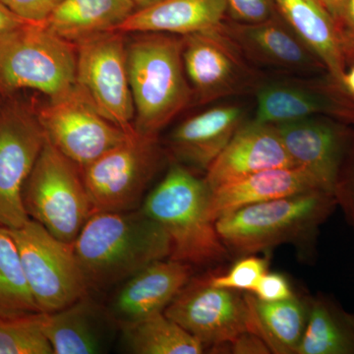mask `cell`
Segmentation results:
<instances>
[{
  "label": "cell",
  "mask_w": 354,
  "mask_h": 354,
  "mask_svg": "<svg viewBox=\"0 0 354 354\" xmlns=\"http://www.w3.org/2000/svg\"><path fill=\"white\" fill-rule=\"evenodd\" d=\"M73 248L88 288L101 290L123 283L171 252L169 235L141 209L94 212Z\"/></svg>",
  "instance_id": "1"
},
{
  "label": "cell",
  "mask_w": 354,
  "mask_h": 354,
  "mask_svg": "<svg viewBox=\"0 0 354 354\" xmlns=\"http://www.w3.org/2000/svg\"><path fill=\"white\" fill-rule=\"evenodd\" d=\"M127 65L134 102V130L158 137L193 101L184 69L183 38L140 32L127 43Z\"/></svg>",
  "instance_id": "2"
},
{
  "label": "cell",
  "mask_w": 354,
  "mask_h": 354,
  "mask_svg": "<svg viewBox=\"0 0 354 354\" xmlns=\"http://www.w3.org/2000/svg\"><path fill=\"white\" fill-rule=\"evenodd\" d=\"M209 189L204 179L174 164L140 209L162 225L171 241L169 259L208 266L227 259L230 250L209 216Z\"/></svg>",
  "instance_id": "3"
},
{
  "label": "cell",
  "mask_w": 354,
  "mask_h": 354,
  "mask_svg": "<svg viewBox=\"0 0 354 354\" xmlns=\"http://www.w3.org/2000/svg\"><path fill=\"white\" fill-rule=\"evenodd\" d=\"M337 208L334 194L311 191L244 207L216 221L228 250L255 254L316 234Z\"/></svg>",
  "instance_id": "4"
},
{
  "label": "cell",
  "mask_w": 354,
  "mask_h": 354,
  "mask_svg": "<svg viewBox=\"0 0 354 354\" xmlns=\"http://www.w3.org/2000/svg\"><path fill=\"white\" fill-rule=\"evenodd\" d=\"M76 86V46L29 23L0 43V97L34 90L55 101Z\"/></svg>",
  "instance_id": "5"
},
{
  "label": "cell",
  "mask_w": 354,
  "mask_h": 354,
  "mask_svg": "<svg viewBox=\"0 0 354 354\" xmlns=\"http://www.w3.org/2000/svg\"><path fill=\"white\" fill-rule=\"evenodd\" d=\"M23 202L31 220L69 244L74 243L94 213L80 167L48 138L26 181Z\"/></svg>",
  "instance_id": "6"
},
{
  "label": "cell",
  "mask_w": 354,
  "mask_h": 354,
  "mask_svg": "<svg viewBox=\"0 0 354 354\" xmlns=\"http://www.w3.org/2000/svg\"><path fill=\"white\" fill-rule=\"evenodd\" d=\"M9 230L39 311H58L88 295V286L73 244L55 239L31 218L22 227Z\"/></svg>",
  "instance_id": "7"
},
{
  "label": "cell",
  "mask_w": 354,
  "mask_h": 354,
  "mask_svg": "<svg viewBox=\"0 0 354 354\" xmlns=\"http://www.w3.org/2000/svg\"><path fill=\"white\" fill-rule=\"evenodd\" d=\"M160 162L158 137L134 133L81 169L94 212L138 209Z\"/></svg>",
  "instance_id": "8"
},
{
  "label": "cell",
  "mask_w": 354,
  "mask_h": 354,
  "mask_svg": "<svg viewBox=\"0 0 354 354\" xmlns=\"http://www.w3.org/2000/svg\"><path fill=\"white\" fill-rule=\"evenodd\" d=\"M0 102V227L16 230L30 221L23 190L46 136L37 109L13 95Z\"/></svg>",
  "instance_id": "9"
},
{
  "label": "cell",
  "mask_w": 354,
  "mask_h": 354,
  "mask_svg": "<svg viewBox=\"0 0 354 354\" xmlns=\"http://www.w3.org/2000/svg\"><path fill=\"white\" fill-rule=\"evenodd\" d=\"M125 35L104 32L76 44V85L104 118L135 133Z\"/></svg>",
  "instance_id": "10"
},
{
  "label": "cell",
  "mask_w": 354,
  "mask_h": 354,
  "mask_svg": "<svg viewBox=\"0 0 354 354\" xmlns=\"http://www.w3.org/2000/svg\"><path fill=\"white\" fill-rule=\"evenodd\" d=\"M37 113L48 141L80 169L134 134L104 118L77 85L64 97L48 100Z\"/></svg>",
  "instance_id": "11"
},
{
  "label": "cell",
  "mask_w": 354,
  "mask_h": 354,
  "mask_svg": "<svg viewBox=\"0 0 354 354\" xmlns=\"http://www.w3.org/2000/svg\"><path fill=\"white\" fill-rule=\"evenodd\" d=\"M164 313L212 351L227 348L242 333H254L247 295L209 285L206 277L190 279Z\"/></svg>",
  "instance_id": "12"
},
{
  "label": "cell",
  "mask_w": 354,
  "mask_h": 354,
  "mask_svg": "<svg viewBox=\"0 0 354 354\" xmlns=\"http://www.w3.org/2000/svg\"><path fill=\"white\" fill-rule=\"evenodd\" d=\"M181 38L184 69L195 104L241 94L252 85V71L243 53L223 26Z\"/></svg>",
  "instance_id": "13"
},
{
  "label": "cell",
  "mask_w": 354,
  "mask_h": 354,
  "mask_svg": "<svg viewBox=\"0 0 354 354\" xmlns=\"http://www.w3.org/2000/svg\"><path fill=\"white\" fill-rule=\"evenodd\" d=\"M274 127L295 167L313 177L324 191L334 194L353 136L351 124L317 115Z\"/></svg>",
  "instance_id": "14"
},
{
  "label": "cell",
  "mask_w": 354,
  "mask_h": 354,
  "mask_svg": "<svg viewBox=\"0 0 354 354\" xmlns=\"http://www.w3.org/2000/svg\"><path fill=\"white\" fill-rule=\"evenodd\" d=\"M317 115L354 124V104L328 74L321 82H277L258 90L256 122L278 125Z\"/></svg>",
  "instance_id": "15"
},
{
  "label": "cell",
  "mask_w": 354,
  "mask_h": 354,
  "mask_svg": "<svg viewBox=\"0 0 354 354\" xmlns=\"http://www.w3.org/2000/svg\"><path fill=\"white\" fill-rule=\"evenodd\" d=\"M192 266L180 261H156L123 281L108 310L121 328L132 325L155 314L162 313L187 285Z\"/></svg>",
  "instance_id": "16"
},
{
  "label": "cell",
  "mask_w": 354,
  "mask_h": 354,
  "mask_svg": "<svg viewBox=\"0 0 354 354\" xmlns=\"http://www.w3.org/2000/svg\"><path fill=\"white\" fill-rule=\"evenodd\" d=\"M295 167L276 127L254 122L241 125L207 171L209 190L244 177L281 167Z\"/></svg>",
  "instance_id": "17"
},
{
  "label": "cell",
  "mask_w": 354,
  "mask_h": 354,
  "mask_svg": "<svg viewBox=\"0 0 354 354\" xmlns=\"http://www.w3.org/2000/svg\"><path fill=\"white\" fill-rule=\"evenodd\" d=\"M223 29L254 62L288 71L327 73L320 58L279 14L256 24L232 22L223 25Z\"/></svg>",
  "instance_id": "18"
},
{
  "label": "cell",
  "mask_w": 354,
  "mask_h": 354,
  "mask_svg": "<svg viewBox=\"0 0 354 354\" xmlns=\"http://www.w3.org/2000/svg\"><path fill=\"white\" fill-rule=\"evenodd\" d=\"M243 115L237 106H218L195 114L171 133L169 150L181 164L207 171L241 127Z\"/></svg>",
  "instance_id": "19"
},
{
  "label": "cell",
  "mask_w": 354,
  "mask_h": 354,
  "mask_svg": "<svg viewBox=\"0 0 354 354\" xmlns=\"http://www.w3.org/2000/svg\"><path fill=\"white\" fill-rule=\"evenodd\" d=\"M311 191L324 190L313 177L300 167H281L257 172L209 190V218L216 223L221 216L244 207Z\"/></svg>",
  "instance_id": "20"
},
{
  "label": "cell",
  "mask_w": 354,
  "mask_h": 354,
  "mask_svg": "<svg viewBox=\"0 0 354 354\" xmlns=\"http://www.w3.org/2000/svg\"><path fill=\"white\" fill-rule=\"evenodd\" d=\"M225 0H158L138 8L118 31L124 34L162 32L183 37L223 27Z\"/></svg>",
  "instance_id": "21"
},
{
  "label": "cell",
  "mask_w": 354,
  "mask_h": 354,
  "mask_svg": "<svg viewBox=\"0 0 354 354\" xmlns=\"http://www.w3.org/2000/svg\"><path fill=\"white\" fill-rule=\"evenodd\" d=\"M43 329L55 354L101 353L106 348V324L113 321L108 311L88 299L51 313H43Z\"/></svg>",
  "instance_id": "22"
},
{
  "label": "cell",
  "mask_w": 354,
  "mask_h": 354,
  "mask_svg": "<svg viewBox=\"0 0 354 354\" xmlns=\"http://www.w3.org/2000/svg\"><path fill=\"white\" fill-rule=\"evenodd\" d=\"M277 11L325 65L328 76L341 85L346 66L337 23L320 0H274Z\"/></svg>",
  "instance_id": "23"
},
{
  "label": "cell",
  "mask_w": 354,
  "mask_h": 354,
  "mask_svg": "<svg viewBox=\"0 0 354 354\" xmlns=\"http://www.w3.org/2000/svg\"><path fill=\"white\" fill-rule=\"evenodd\" d=\"M135 10L132 0H62L44 24L76 46L97 35L118 31Z\"/></svg>",
  "instance_id": "24"
},
{
  "label": "cell",
  "mask_w": 354,
  "mask_h": 354,
  "mask_svg": "<svg viewBox=\"0 0 354 354\" xmlns=\"http://www.w3.org/2000/svg\"><path fill=\"white\" fill-rule=\"evenodd\" d=\"M295 354H354V314L327 295L309 298L306 328Z\"/></svg>",
  "instance_id": "25"
},
{
  "label": "cell",
  "mask_w": 354,
  "mask_h": 354,
  "mask_svg": "<svg viewBox=\"0 0 354 354\" xmlns=\"http://www.w3.org/2000/svg\"><path fill=\"white\" fill-rule=\"evenodd\" d=\"M252 310L254 334L259 335L272 353H297L308 318L309 299L297 297L281 301H261L247 295Z\"/></svg>",
  "instance_id": "26"
},
{
  "label": "cell",
  "mask_w": 354,
  "mask_h": 354,
  "mask_svg": "<svg viewBox=\"0 0 354 354\" xmlns=\"http://www.w3.org/2000/svg\"><path fill=\"white\" fill-rule=\"evenodd\" d=\"M129 351L137 354H201L205 346L164 312L122 328Z\"/></svg>",
  "instance_id": "27"
},
{
  "label": "cell",
  "mask_w": 354,
  "mask_h": 354,
  "mask_svg": "<svg viewBox=\"0 0 354 354\" xmlns=\"http://www.w3.org/2000/svg\"><path fill=\"white\" fill-rule=\"evenodd\" d=\"M19 250L8 228L0 227V317L39 313Z\"/></svg>",
  "instance_id": "28"
},
{
  "label": "cell",
  "mask_w": 354,
  "mask_h": 354,
  "mask_svg": "<svg viewBox=\"0 0 354 354\" xmlns=\"http://www.w3.org/2000/svg\"><path fill=\"white\" fill-rule=\"evenodd\" d=\"M43 329L41 312L0 317V354H53Z\"/></svg>",
  "instance_id": "29"
},
{
  "label": "cell",
  "mask_w": 354,
  "mask_h": 354,
  "mask_svg": "<svg viewBox=\"0 0 354 354\" xmlns=\"http://www.w3.org/2000/svg\"><path fill=\"white\" fill-rule=\"evenodd\" d=\"M268 268L269 260L267 258L248 256L237 261L225 274H212L206 276V279L209 285L216 288L250 293L268 272Z\"/></svg>",
  "instance_id": "30"
},
{
  "label": "cell",
  "mask_w": 354,
  "mask_h": 354,
  "mask_svg": "<svg viewBox=\"0 0 354 354\" xmlns=\"http://www.w3.org/2000/svg\"><path fill=\"white\" fill-rule=\"evenodd\" d=\"M334 195L337 207L342 209L346 221L354 232V129L337 176Z\"/></svg>",
  "instance_id": "31"
},
{
  "label": "cell",
  "mask_w": 354,
  "mask_h": 354,
  "mask_svg": "<svg viewBox=\"0 0 354 354\" xmlns=\"http://www.w3.org/2000/svg\"><path fill=\"white\" fill-rule=\"evenodd\" d=\"M232 22L256 24L278 15L274 0H225Z\"/></svg>",
  "instance_id": "32"
},
{
  "label": "cell",
  "mask_w": 354,
  "mask_h": 354,
  "mask_svg": "<svg viewBox=\"0 0 354 354\" xmlns=\"http://www.w3.org/2000/svg\"><path fill=\"white\" fill-rule=\"evenodd\" d=\"M250 293L266 302L281 301L295 297L290 281L279 272H266Z\"/></svg>",
  "instance_id": "33"
},
{
  "label": "cell",
  "mask_w": 354,
  "mask_h": 354,
  "mask_svg": "<svg viewBox=\"0 0 354 354\" xmlns=\"http://www.w3.org/2000/svg\"><path fill=\"white\" fill-rule=\"evenodd\" d=\"M14 13L32 23H44L62 0H0Z\"/></svg>",
  "instance_id": "34"
},
{
  "label": "cell",
  "mask_w": 354,
  "mask_h": 354,
  "mask_svg": "<svg viewBox=\"0 0 354 354\" xmlns=\"http://www.w3.org/2000/svg\"><path fill=\"white\" fill-rule=\"evenodd\" d=\"M337 26L342 57L348 68L354 64V0H346Z\"/></svg>",
  "instance_id": "35"
},
{
  "label": "cell",
  "mask_w": 354,
  "mask_h": 354,
  "mask_svg": "<svg viewBox=\"0 0 354 354\" xmlns=\"http://www.w3.org/2000/svg\"><path fill=\"white\" fill-rule=\"evenodd\" d=\"M230 353L234 354L272 353L264 339L252 332H244L227 346Z\"/></svg>",
  "instance_id": "36"
},
{
  "label": "cell",
  "mask_w": 354,
  "mask_h": 354,
  "mask_svg": "<svg viewBox=\"0 0 354 354\" xmlns=\"http://www.w3.org/2000/svg\"><path fill=\"white\" fill-rule=\"evenodd\" d=\"M29 23L32 22L23 19L0 1V43Z\"/></svg>",
  "instance_id": "37"
},
{
  "label": "cell",
  "mask_w": 354,
  "mask_h": 354,
  "mask_svg": "<svg viewBox=\"0 0 354 354\" xmlns=\"http://www.w3.org/2000/svg\"><path fill=\"white\" fill-rule=\"evenodd\" d=\"M339 88L354 104V64L346 68L342 76Z\"/></svg>",
  "instance_id": "38"
},
{
  "label": "cell",
  "mask_w": 354,
  "mask_h": 354,
  "mask_svg": "<svg viewBox=\"0 0 354 354\" xmlns=\"http://www.w3.org/2000/svg\"><path fill=\"white\" fill-rule=\"evenodd\" d=\"M321 3L327 9L328 12L334 18L335 23L339 22V18L344 9L346 0H320Z\"/></svg>",
  "instance_id": "39"
},
{
  "label": "cell",
  "mask_w": 354,
  "mask_h": 354,
  "mask_svg": "<svg viewBox=\"0 0 354 354\" xmlns=\"http://www.w3.org/2000/svg\"><path fill=\"white\" fill-rule=\"evenodd\" d=\"M132 1L134 2L136 9H138L151 6V4L155 3V2L158 1V0H132Z\"/></svg>",
  "instance_id": "40"
}]
</instances>
